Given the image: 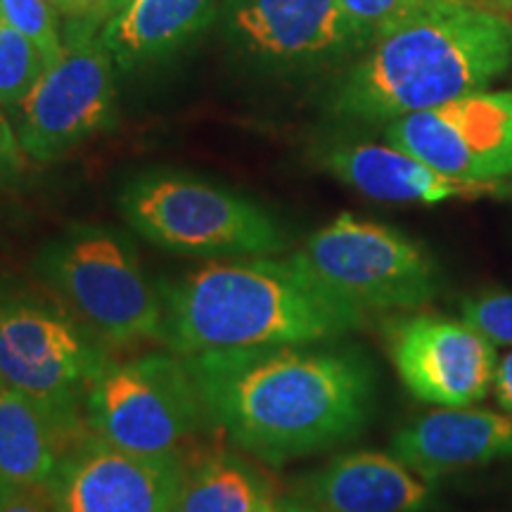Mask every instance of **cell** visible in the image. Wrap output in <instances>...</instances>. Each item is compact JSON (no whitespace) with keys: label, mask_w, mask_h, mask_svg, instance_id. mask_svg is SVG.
<instances>
[{"label":"cell","mask_w":512,"mask_h":512,"mask_svg":"<svg viewBox=\"0 0 512 512\" xmlns=\"http://www.w3.org/2000/svg\"><path fill=\"white\" fill-rule=\"evenodd\" d=\"M394 456L422 479H439L512 458V413L484 408H437L394 437Z\"/></svg>","instance_id":"14"},{"label":"cell","mask_w":512,"mask_h":512,"mask_svg":"<svg viewBox=\"0 0 512 512\" xmlns=\"http://www.w3.org/2000/svg\"><path fill=\"white\" fill-rule=\"evenodd\" d=\"M15 491H17L15 486L5 482V479H0V508H3L5 501H8V498H10L12 494H15Z\"/></svg>","instance_id":"30"},{"label":"cell","mask_w":512,"mask_h":512,"mask_svg":"<svg viewBox=\"0 0 512 512\" xmlns=\"http://www.w3.org/2000/svg\"><path fill=\"white\" fill-rule=\"evenodd\" d=\"M463 320L494 347H512V292H484L463 302Z\"/></svg>","instance_id":"23"},{"label":"cell","mask_w":512,"mask_h":512,"mask_svg":"<svg viewBox=\"0 0 512 512\" xmlns=\"http://www.w3.org/2000/svg\"><path fill=\"white\" fill-rule=\"evenodd\" d=\"M31 159L19 143L17 128L10 124L8 112L0 110V185L12 188L27 176Z\"/></svg>","instance_id":"24"},{"label":"cell","mask_w":512,"mask_h":512,"mask_svg":"<svg viewBox=\"0 0 512 512\" xmlns=\"http://www.w3.org/2000/svg\"><path fill=\"white\" fill-rule=\"evenodd\" d=\"M297 496L330 512H425L432 505L427 479L396 456L377 451L330 460L302 477Z\"/></svg>","instance_id":"15"},{"label":"cell","mask_w":512,"mask_h":512,"mask_svg":"<svg viewBox=\"0 0 512 512\" xmlns=\"http://www.w3.org/2000/svg\"><path fill=\"white\" fill-rule=\"evenodd\" d=\"M512 64V19L475 0L411 19L361 50L330 95L335 117L389 124L484 91Z\"/></svg>","instance_id":"3"},{"label":"cell","mask_w":512,"mask_h":512,"mask_svg":"<svg viewBox=\"0 0 512 512\" xmlns=\"http://www.w3.org/2000/svg\"><path fill=\"white\" fill-rule=\"evenodd\" d=\"M114 57L102 24L69 22L64 50L46 69L17 114V136L31 162L50 164L117 119Z\"/></svg>","instance_id":"9"},{"label":"cell","mask_w":512,"mask_h":512,"mask_svg":"<svg viewBox=\"0 0 512 512\" xmlns=\"http://www.w3.org/2000/svg\"><path fill=\"white\" fill-rule=\"evenodd\" d=\"M323 162L339 181L380 202L439 204L460 197L496 195V185L465 183L439 174L392 143L337 145L328 150Z\"/></svg>","instance_id":"16"},{"label":"cell","mask_w":512,"mask_h":512,"mask_svg":"<svg viewBox=\"0 0 512 512\" xmlns=\"http://www.w3.org/2000/svg\"><path fill=\"white\" fill-rule=\"evenodd\" d=\"M48 67L41 48L0 19V110L17 112Z\"/></svg>","instance_id":"20"},{"label":"cell","mask_w":512,"mask_h":512,"mask_svg":"<svg viewBox=\"0 0 512 512\" xmlns=\"http://www.w3.org/2000/svg\"><path fill=\"white\" fill-rule=\"evenodd\" d=\"M162 337L176 356L204 351L323 344L363 325V309L306 271L294 256L211 264L162 287Z\"/></svg>","instance_id":"2"},{"label":"cell","mask_w":512,"mask_h":512,"mask_svg":"<svg viewBox=\"0 0 512 512\" xmlns=\"http://www.w3.org/2000/svg\"><path fill=\"white\" fill-rule=\"evenodd\" d=\"M275 508L278 512H330L325 508H320V505L306 501V498L297 496V494H290V496H280L278 503H275Z\"/></svg>","instance_id":"28"},{"label":"cell","mask_w":512,"mask_h":512,"mask_svg":"<svg viewBox=\"0 0 512 512\" xmlns=\"http://www.w3.org/2000/svg\"><path fill=\"white\" fill-rule=\"evenodd\" d=\"M110 366L105 344L60 302L29 292L0 294V384L62 413H81Z\"/></svg>","instance_id":"7"},{"label":"cell","mask_w":512,"mask_h":512,"mask_svg":"<svg viewBox=\"0 0 512 512\" xmlns=\"http://www.w3.org/2000/svg\"><path fill=\"white\" fill-rule=\"evenodd\" d=\"M294 259L363 311L418 309L439 292V268L420 242L351 214L316 230Z\"/></svg>","instance_id":"8"},{"label":"cell","mask_w":512,"mask_h":512,"mask_svg":"<svg viewBox=\"0 0 512 512\" xmlns=\"http://www.w3.org/2000/svg\"><path fill=\"white\" fill-rule=\"evenodd\" d=\"M389 351L408 392L439 408L470 406L494 387L496 347L463 318L422 313L396 320Z\"/></svg>","instance_id":"12"},{"label":"cell","mask_w":512,"mask_h":512,"mask_svg":"<svg viewBox=\"0 0 512 512\" xmlns=\"http://www.w3.org/2000/svg\"><path fill=\"white\" fill-rule=\"evenodd\" d=\"M3 190H8V188H3V185H0V209H3Z\"/></svg>","instance_id":"32"},{"label":"cell","mask_w":512,"mask_h":512,"mask_svg":"<svg viewBox=\"0 0 512 512\" xmlns=\"http://www.w3.org/2000/svg\"><path fill=\"white\" fill-rule=\"evenodd\" d=\"M230 41L273 69L318 67L361 43L339 0H223Z\"/></svg>","instance_id":"13"},{"label":"cell","mask_w":512,"mask_h":512,"mask_svg":"<svg viewBox=\"0 0 512 512\" xmlns=\"http://www.w3.org/2000/svg\"><path fill=\"white\" fill-rule=\"evenodd\" d=\"M119 209L140 238L195 259H252L283 252L280 223L259 202L221 185L171 171L131 178Z\"/></svg>","instance_id":"4"},{"label":"cell","mask_w":512,"mask_h":512,"mask_svg":"<svg viewBox=\"0 0 512 512\" xmlns=\"http://www.w3.org/2000/svg\"><path fill=\"white\" fill-rule=\"evenodd\" d=\"M266 477L247 460L216 451L185 463L176 512H278Z\"/></svg>","instance_id":"19"},{"label":"cell","mask_w":512,"mask_h":512,"mask_svg":"<svg viewBox=\"0 0 512 512\" xmlns=\"http://www.w3.org/2000/svg\"><path fill=\"white\" fill-rule=\"evenodd\" d=\"M86 425L126 451L181 453L209 425L200 387L183 356L145 354L110 363L83 403Z\"/></svg>","instance_id":"6"},{"label":"cell","mask_w":512,"mask_h":512,"mask_svg":"<svg viewBox=\"0 0 512 512\" xmlns=\"http://www.w3.org/2000/svg\"><path fill=\"white\" fill-rule=\"evenodd\" d=\"M181 453L126 451L86 432L69 448L48 491L57 512H176Z\"/></svg>","instance_id":"11"},{"label":"cell","mask_w":512,"mask_h":512,"mask_svg":"<svg viewBox=\"0 0 512 512\" xmlns=\"http://www.w3.org/2000/svg\"><path fill=\"white\" fill-rule=\"evenodd\" d=\"M494 389H496V399L501 403V408L512 413V351H508L503 358H498Z\"/></svg>","instance_id":"27"},{"label":"cell","mask_w":512,"mask_h":512,"mask_svg":"<svg viewBox=\"0 0 512 512\" xmlns=\"http://www.w3.org/2000/svg\"><path fill=\"white\" fill-rule=\"evenodd\" d=\"M0 19L36 43L50 64L62 55V15L50 0H0Z\"/></svg>","instance_id":"22"},{"label":"cell","mask_w":512,"mask_h":512,"mask_svg":"<svg viewBox=\"0 0 512 512\" xmlns=\"http://www.w3.org/2000/svg\"><path fill=\"white\" fill-rule=\"evenodd\" d=\"M384 138L439 174L498 188L512 178V91L484 88L394 119Z\"/></svg>","instance_id":"10"},{"label":"cell","mask_w":512,"mask_h":512,"mask_svg":"<svg viewBox=\"0 0 512 512\" xmlns=\"http://www.w3.org/2000/svg\"><path fill=\"white\" fill-rule=\"evenodd\" d=\"M223 0H133L102 24V41L121 72L155 64L214 22Z\"/></svg>","instance_id":"18"},{"label":"cell","mask_w":512,"mask_h":512,"mask_svg":"<svg viewBox=\"0 0 512 512\" xmlns=\"http://www.w3.org/2000/svg\"><path fill=\"white\" fill-rule=\"evenodd\" d=\"M183 358L211 425L271 465L354 439L373 411V368L351 349L271 344Z\"/></svg>","instance_id":"1"},{"label":"cell","mask_w":512,"mask_h":512,"mask_svg":"<svg viewBox=\"0 0 512 512\" xmlns=\"http://www.w3.org/2000/svg\"><path fill=\"white\" fill-rule=\"evenodd\" d=\"M508 3H510V5H512V0H508Z\"/></svg>","instance_id":"33"},{"label":"cell","mask_w":512,"mask_h":512,"mask_svg":"<svg viewBox=\"0 0 512 512\" xmlns=\"http://www.w3.org/2000/svg\"><path fill=\"white\" fill-rule=\"evenodd\" d=\"M496 197H505V200H512V178H510V181L498 183Z\"/></svg>","instance_id":"31"},{"label":"cell","mask_w":512,"mask_h":512,"mask_svg":"<svg viewBox=\"0 0 512 512\" xmlns=\"http://www.w3.org/2000/svg\"><path fill=\"white\" fill-rule=\"evenodd\" d=\"M81 413H62L0 384V479L15 489H41L55 477L83 434Z\"/></svg>","instance_id":"17"},{"label":"cell","mask_w":512,"mask_h":512,"mask_svg":"<svg viewBox=\"0 0 512 512\" xmlns=\"http://www.w3.org/2000/svg\"><path fill=\"white\" fill-rule=\"evenodd\" d=\"M0 512H57L48 486L41 489H17Z\"/></svg>","instance_id":"25"},{"label":"cell","mask_w":512,"mask_h":512,"mask_svg":"<svg viewBox=\"0 0 512 512\" xmlns=\"http://www.w3.org/2000/svg\"><path fill=\"white\" fill-rule=\"evenodd\" d=\"M458 3H470V0H339L358 43H361V50L370 41L415 17Z\"/></svg>","instance_id":"21"},{"label":"cell","mask_w":512,"mask_h":512,"mask_svg":"<svg viewBox=\"0 0 512 512\" xmlns=\"http://www.w3.org/2000/svg\"><path fill=\"white\" fill-rule=\"evenodd\" d=\"M60 12L62 19L69 22H98L100 19V3L102 0H50Z\"/></svg>","instance_id":"26"},{"label":"cell","mask_w":512,"mask_h":512,"mask_svg":"<svg viewBox=\"0 0 512 512\" xmlns=\"http://www.w3.org/2000/svg\"><path fill=\"white\" fill-rule=\"evenodd\" d=\"M38 273L48 290L102 344L162 337V292L147 280L124 235L81 226L43 247Z\"/></svg>","instance_id":"5"},{"label":"cell","mask_w":512,"mask_h":512,"mask_svg":"<svg viewBox=\"0 0 512 512\" xmlns=\"http://www.w3.org/2000/svg\"><path fill=\"white\" fill-rule=\"evenodd\" d=\"M131 3H133V0H102V3H100L102 24H105L107 19H112L114 15H119L121 10H126Z\"/></svg>","instance_id":"29"}]
</instances>
